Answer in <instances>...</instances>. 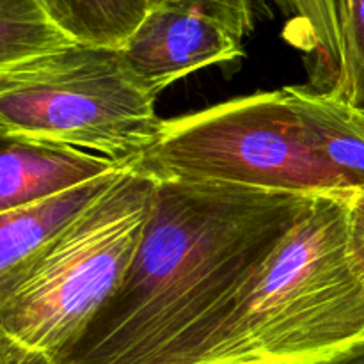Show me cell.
I'll list each match as a JSON object with an SVG mask.
<instances>
[{"instance_id": "cell-1", "label": "cell", "mask_w": 364, "mask_h": 364, "mask_svg": "<svg viewBox=\"0 0 364 364\" xmlns=\"http://www.w3.org/2000/svg\"><path fill=\"white\" fill-rule=\"evenodd\" d=\"M316 196L159 181L130 269L53 364H196Z\"/></svg>"}, {"instance_id": "cell-2", "label": "cell", "mask_w": 364, "mask_h": 364, "mask_svg": "<svg viewBox=\"0 0 364 364\" xmlns=\"http://www.w3.org/2000/svg\"><path fill=\"white\" fill-rule=\"evenodd\" d=\"M352 194L316 196L196 364H318L363 340Z\"/></svg>"}, {"instance_id": "cell-3", "label": "cell", "mask_w": 364, "mask_h": 364, "mask_svg": "<svg viewBox=\"0 0 364 364\" xmlns=\"http://www.w3.org/2000/svg\"><path fill=\"white\" fill-rule=\"evenodd\" d=\"M159 181L127 166L46 247L0 277V364H53L130 269Z\"/></svg>"}, {"instance_id": "cell-4", "label": "cell", "mask_w": 364, "mask_h": 364, "mask_svg": "<svg viewBox=\"0 0 364 364\" xmlns=\"http://www.w3.org/2000/svg\"><path fill=\"white\" fill-rule=\"evenodd\" d=\"M156 181L329 194L354 191L309 144L284 89L164 119L132 162Z\"/></svg>"}, {"instance_id": "cell-5", "label": "cell", "mask_w": 364, "mask_h": 364, "mask_svg": "<svg viewBox=\"0 0 364 364\" xmlns=\"http://www.w3.org/2000/svg\"><path fill=\"white\" fill-rule=\"evenodd\" d=\"M121 50L75 43L0 71V137L71 146L130 166L162 128Z\"/></svg>"}, {"instance_id": "cell-6", "label": "cell", "mask_w": 364, "mask_h": 364, "mask_svg": "<svg viewBox=\"0 0 364 364\" xmlns=\"http://www.w3.org/2000/svg\"><path fill=\"white\" fill-rule=\"evenodd\" d=\"M240 55L242 41L223 25L176 7H149L144 21L121 48L134 80L155 98L188 73Z\"/></svg>"}, {"instance_id": "cell-7", "label": "cell", "mask_w": 364, "mask_h": 364, "mask_svg": "<svg viewBox=\"0 0 364 364\" xmlns=\"http://www.w3.org/2000/svg\"><path fill=\"white\" fill-rule=\"evenodd\" d=\"M127 167L102 155L28 139L2 137L0 212L60 194Z\"/></svg>"}, {"instance_id": "cell-8", "label": "cell", "mask_w": 364, "mask_h": 364, "mask_svg": "<svg viewBox=\"0 0 364 364\" xmlns=\"http://www.w3.org/2000/svg\"><path fill=\"white\" fill-rule=\"evenodd\" d=\"M311 148L347 180L364 188V119L361 110L334 91L309 85L283 87Z\"/></svg>"}, {"instance_id": "cell-9", "label": "cell", "mask_w": 364, "mask_h": 364, "mask_svg": "<svg viewBox=\"0 0 364 364\" xmlns=\"http://www.w3.org/2000/svg\"><path fill=\"white\" fill-rule=\"evenodd\" d=\"M123 169L31 205L0 212V277L9 276L59 237L114 183Z\"/></svg>"}, {"instance_id": "cell-10", "label": "cell", "mask_w": 364, "mask_h": 364, "mask_svg": "<svg viewBox=\"0 0 364 364\" xmlns=\"http://www.w3.org/2000/svg\"><path fill=\"white\" fill-rule=\"evenodd\" d=\"M287 16L283 36L308 59L309 87L345 98L347 53L338 0H272Z\"/></svg>"}, {"instance_id": "cell-11", "label": "cell", "mask_w": 364, "mask_h": 364, "mask_svg": "<svg viewBox=\"0 0 364 364\" xmlns=\"http://www.w3.org/2000/svg\"><path fill=\"white\" fill-rule=\"evenodd\" d=\"M75 43L121 50L149 11L148 0H41Z\"/></svg>"}, {"instance_id": "cell-12", "label": "cell", "mask_w": 364, "mask_h": 364, "mask_svg": "<svg viewBox=\"0 0 364 364\" xmlns=\"http://www.w3.org/2000/svg\"><path fill=\"white\" fill-rule=\"evenodd\" d=\"M75 45L41 0H0V71Z\"/></svg>"}, {"instance_id": "cell-13", "label": "cell", "mask_w": 364, "mask_h": 364, "mask_svg": "<svg viewBox=\"0 0 364 364\" xmlns=\"http://www.w3.org/2000/svg\"><path fill=\"white\" fill-rule=\"evenodd\" d=\"M338 6L347 53L345 98L364 109V0H338Z\"/></svg>"}, {"instance_id": "cell-14", "label": "cell", "mask_w": 364, "mask_h": 364, "mask_svg": "<svg viewBox=\"0 0 364 364\" xmlns=\"http://www.w3.org/2000/svg\"><path fill=\"white\" fill-rule=\"evenodd\" d=\"M149 7L194 11L223 25L238 41L255 28V0H148Z\"/></svg>"}, {"instance_id": "cell-15", "label": "cell", "mask_w": 364, "mask_h": 364, "mask_svg": "<svg viewBox=\"0 0 364 364\" xmlns=\"http://www.w3.org/2000/svg\"><path fill=\"white\" fill-rule=\"evenodd\" d=\"M350 245L364 276V188L354 191L350 199Z\"/></svg>"}, {"instance_id": "cell-16", "label": "cell", "mask_w": 364, "mask_h": 364, "mask_svg": "<svg viewBox=\"0 0 364 364\" xmlns=\"http://www.w3.org/2000/svg\"><path fill=\"white\" fill-rule=\"evenodd\" d=\"M318 364H364V338L352 345V347L345 348L340 354L333 355L331 359Z\"/></svg>"}, {"instance_id": "cell-17", "label": "cell", "mask_w": 364, "mask_h": 364, "mask_svg": "<svg viewBox=\"0 0 364 364\" xmlns=\"http://www.w3.org/2000/svg\"><path fill=\"white\" fill-rule=\"evenodd\" d=\"M359 110H361V116H363V119H364V109H359Z\"/></svg>"}]
</instances>
